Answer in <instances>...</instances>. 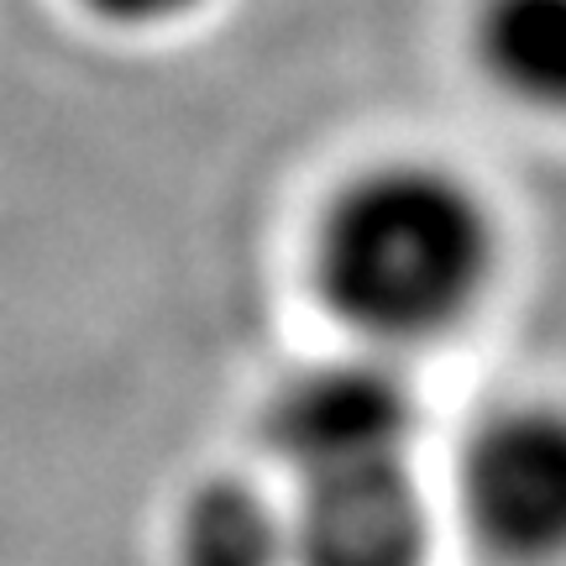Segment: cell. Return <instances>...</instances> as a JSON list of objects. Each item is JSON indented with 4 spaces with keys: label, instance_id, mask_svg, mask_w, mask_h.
Returning <instances> with one entry per match:
<instances>
[{
    "label": "cell",
    "instance_id": "obj_1",
    "mask_svg": "<svg viewBox=\"0 0 566 566\" xmlns=\"http://www.w3.org/2000/svg\"><path fill=\"white\" fill-rule=\"evenodd\" d=\"M493 226L478 195L430 163L352 179L315 231L321 304L373 346L430 342L478 300Z\"/></svg>",
    "mask_w": 566,
    "mask_h": 566
},
{
    "label": "cell",
    "instance_id": "obj_2",
    "mask_svg": "<svg viewBox=\"0 0 566 566\" xmlns=\"http://www.w3.org/2000/svg\"><path fill=\"white\" fill-rule=\"evenodd\" d=\"M451 504L493 566H566V409L509 405L457 451Z\"/></svg>",
    "mask_w": 566,
    "mask_h": 566
},
{
    "label": "cell",
    "instance_id": "obj_3",
    "mask_svg": "<svg viewBox=\"0 0 566 566\" xmlns=\"http://www.w3.org/2000/svg\"><path fill=\"white\" fill-rule=\"evenodd\" d=\"M415 388L384 357H331L300 367L263 409V441L294 478H331L357 467L409 462L415 441Z\"/></svg>",
    "mask_w": 566,
    "mask_h": 566
},
{
    "label": "cell",
    "instance_id": "obj_4",
    "mask_svg": "<svg viewBox=\"0 0 566 566\" xmlns=\"http://www.w3.org/2000/svg\"><path fill=\"white\" fill-rule=\"evenodd\" d=\"M294 566H424L430 504L409 462L300 483L289 504Z\"/></svg>",
    "mask_w": 566,
    "mask_h": 566
},
{
    "label": "cell",
    "instance_id": "obj_5",
    "mask_svg": "<svg viewBox=\"0 0 566 566\" xmlns=\"http://www.w3.org/2000/svg\"><path fill=\"white\" fill-rule=\"evenodd\" d=\"M174 566H294L289 504L242 478H210L179 509Z\"/></svg>",
    "mask_w": 566,
    "mask_h": 566
},
{
    "label": "cell",
    "instance_id": "obj_6",
    "mask_svg": "<svg viewBox=\"0 0 566 566\" xmlns=\"http://www.w3.org/2000/svg\"><path fill=\"white\" fill-rule=\"evenodd\" d=\"M472 48L504 95L566 111V0H483Z\"/></svg>",
    "mask_w": 566,
    "mask_h": 566
},
{
    "label": "cell",
    "instance_id": "obj_7",
    "mask_svg": "<svg viewBox=\"0 0 566 566\" xmlns=\"http://www.w3.org/2000/svg\"><path fill=\"white\" fill-rule=\"evenodd\" d=\"M90 17L116 21V27H158V21H174L179 11H189L195 0H80Z\"/></svg>",
    "mask_w": 566,
    "mask_h": 566
}]
</instances>
